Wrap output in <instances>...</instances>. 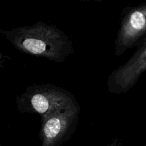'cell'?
<instances>
[{"mask_svg":"<svg viewBox=\"0 0 146 146\" xmlns=\"http://www.w3.org/2000/svg\"><path fill=\"white\" fill-rule=\"evenodd\" d=\"M145 146H146V144H145Z\"/></svg>","mask_w":146,"mask_h":146,"instance_id":"9c48e42d","label":"cell"},{"mask_svg":"<svg viewBox=\"0 0 146 146\" xmlns=\"http://www.w3.org/2000/svg\"><path fill=\"white\" fill-rule=\"evenodd\" d=\"M120 23L114 48L116 57L129 48H135L146 36V1L135 7H125Z\"/></svg>","mask_w":146,"mask_h":146,"instance_id":"277c9868","label":"cell"},{"mask_svg":"<svg viewBox=\"0 0 146 146\" xmlns=\"http://www.w3.org/2000/svg\"><path fill=\"white\" fill-rule=\"evenodd\" d=\"M135 48L131 58L107 78V88L111 94L119 95L129 91L146 71V36Z\"/></svg>","mask_w":146,"mask_h":146,"instance_id":"5b68a950","label":"cell"},{"mask_svg":"<svg viewBox=\"0 0 146 146\" xmlns=\"http://www.w3.org/2000/svg\"><path fill=\"white\" fill-rule=\"evenodd\" d=\"M1 35L23 54L61 64L74 53L73 41L58 27L43 21L31 26L0 29Z\"/></svg>","mask_w":146,"mask_h":146,"instance_id":"6da1fadb","label":"cell"},{"mask_svg":"<svg viewBox=\"0 0 146 146\" xmlns=\"http://www.w3.org/2000/svg\"><path fill=\"white\" fill-rule=\"evenodd\" d=\"M120 145V143L118 141V138H115L113 141H112L111 143H110L109 144L106 145V146H119Z\"/></svg>","mask_w":146,"mask_h":146,"instance_id":"52a82bcc","label":"cell"},{"mask_svg":"<svg viewBox=\"0 0 146 146\" xmlns=\"http://www.w3.org/2000/svg\"><path fill=\"white\" fill-rule=\"evenodd\" d=\"M77 103L70 91L51 84L28 86L16 97L17 108L21 113L39 114L41 117Z\"/></svg>","mask_w":146,"mask_h":146,"instance_id":"7a4b0ae2","label":"cell"},{"mask_svg":"<svg viewBox=\"0 0 146 146\" xmlns=\"http://www.w3.org/2000/svg\"><path fill=\"white\" fill-rule=\"evenodd\" d=\"M7 59H9V57L0 52V69L5 67V63L7 62Z\"/></svg>","mask_w":146,"mask_h":146,"instance_id":"8992f818","label":"cell"},{"mask_svg":"<svg viewBox=\"0 0 146 146\" xmlns=\"http://www.w3.org/2000/svg\"><path fill=\"white\" fill-rule=\"evenodd\" d=\"M80 111L81 108L77 103L41 116V146H62L67 142L76 129Z\"/></svg>","mask_w":146,"mask_h":146,"instance_id":"3957f363","label":"cell"},{"mask_svg":"<svg viewBox=\"0 0 146 146\" xmlns=\"http://www.w3.org/2000/svg\"><path fill=\"white\" fill-rule=\"evenodd\" d=\"M0 146H1V144H0Z\"/></svg>","mask_w":146,"mask_h":146,"instance_id":"ba28073f","label":"cell"}]
</instances>
